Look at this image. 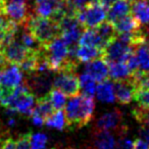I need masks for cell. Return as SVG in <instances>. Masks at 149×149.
Returning <instances> with one entry per match:
<instances>
[{
	"instance_id": "cell-1",
	"label": "cell",
	"mask_w": 149,
	"mask_h": 149,
	"mask_svg": "<svg viewBox=\"0 0 149 149\" xmlns=\"http://www.w3.org/2000/svg\"><path fill=\"white\" fill-rule=\"evenodd\" d=\"M64 107L65 127L70 130H74L87 126L92 120L95 102L93 96L78 94L70 97Z\"/></svg>"
},
{
	"instance_id": "cell-2",
	"label": "cell",
	"mask_w": 149,
	"mask_h": 149,
	"mask_svg": "<svg viewBox=\"0 0 149 149\" xmlns=\"http://www.w3.org/2000/svg\"><path fill=\"white\" fill-rule=\"evenodd\" d=\"M23 27L32 34L40 46L49 43L51 40L59 36V27L57 22L49 17H38L33 13Z\"/></svg>"
},
{
	"instance_id": "cell-3",
	"label": "cell",
	"mask_w": 149,
	"mask_h": 149,
	"mask_svg": "<svg viewBox=\"0 0 149 149\" xmlns=\"http://www.w3.org/2000/svg\"><path fill=\"white\" fill-rule=\"evenodd\" d=\"M79 24L82 27L95 29L106 19V8L100 5L97 1H93L76 11Z\"/></svg>"
},
{
	"instance_id": "cell-4",
	"label": "cell",
	"mask_w": 149,
	"mask_h": 149,
	"mask_svg": "<svg viewBox=\"0 0 149 149\" xmlns=\"http://www.w3.org/2000/svg\"><path fill=\"white\" fill-rule=\"evenodd\" d=\"M134 50V47L127 45L126 43L118 39L116 35L106 44L102 51L101 57L105 61H120L125 62L131 52Z\"/></svg>"
},
{
	"instance_id": "cell-5",
	"label": "cell",
	"mask_w": 149,
	"mask_h": 149,
	"mask_svg": "<svg viewBox=\"0 0 149 149\" xmlns=\"http://www.w3.org/2000/svg\"><path fill=\"white\" fill-rule=\"evenodd\" d=\"M52 87L61 91L65 96L72 97L80 94V81L79 77L72 72H58L53 79Z\"/></svg>"
},
{
	"instance_id": "cell-6",
	"label": "cell",
	"mask_w": 149,
	"mask_h": 149,
	"mask_svg": "<svg viewBox=\"0 0 149 149\" xmlns=\"http://www.w3.org/2000/svg\"><path fill=\"white\" fill-rule=\"evenodd\" d=\"M94 130H113L120 136H123L127 132V127L124 125L122 111L116 108L104 113L97 120Z\"/></svg>"
},
{
	"instance_id": "cell-7",
	"label": "cell",
	"mask_w": 149,
	"mask_h": 149,
	"mask_svg": "<svg viewBox=\"0 0 149 149\" xmlns=\"http://www.w3.org/2000/svg\"><path fill=\"white\" fill-rule=\"evenodd\" d=\"M33 50L36 49H29L22 42H19L15 39L11 42H9L8 44L3 46L0 49V52L4 57L5 61L8 64H17V65H19Z\"/></svg>"
},
{
	"instance_id": "cell-8",
	"label": "cell",
	"mask_w": 149,
	"mask_h": 149,
	"mask_svg": "<svg viewBox=\"0 0 149 149\" xmlns=\"http://www.w3.org/2000/svg\"><path fill=\"white\" fill-rule=\"evenodd\" d=\"M113 84V91L116 100L120 104L127 105L133 100L135 90L137 89L135 84L131 80V77L126 80H120L114 81Z\"/></svg>"
},
{
	"instance_id": "cell-9",
	"label": "cell",
	"mask_w": 149,
	"mask_h": 149,
	"mask_svg": "<svg viewBox=\"0 0 149 149\" xmlns=\"http://www.w3.org/2000/svg\"><path fill=\"white\" fill-rule=\"evenodd\" d=\"M23 81V72L17 64H7L0 70V87L13 88L19 86Z\"/></svg>"
},
{
	"instance_id": "cell-10",
	"label": "cell",
	"mask_w": 149,
	"mask_h": 149,
	"mask_svg": "<svg viewBox=\"0 0 149 149\" xmlns=\"http://www.w3.org/2000/svg\"><path fill=\"white\" fill-rule=\"evenodd\" d=\"M85 72L90 74L98 83L109 80L107 63L102 57L95 58V59L91 60V61L86 62Z\"/></svg>"
},
{
	"instance_id": "cell-11",
	"label": "cell",
	"mask_w": 149,
	"mask_h": 149,
	"mask_svg": "<svg viewBox=\"0 0 149 149\" xmlns=\"http://www.w3.org/2000/svg\"><path fill=\"white\" fill-rule=\"evenodd\" d=\"M92 149H114L116 139L110 132L105 130H94L91 140Z\"/></svg>"
},
{
	"instance_id": "cell-12",
	"label": "cell",
	"mask_w": 149,
	"mask_h": 149,
	"mask_svg": "<svg viewBox=\"0 0 149 149\" xmlns=\"http://www.w3.org/2000/svg\"><path fill=\"white\" fill-rule=\"evenodd\" d=\"M132 0H118L108 8L106 17L109 23H114L118 19L129 15L132 9Z\"/></svg>"
},
{
	"instance_id": "cell-13",
	"label": "cell",
	"mask_w": 149,
	"mask_h": 149,
	"mask_svg": "<svg viewBox=\"0 0 149 149\" xmlns=\"http://www.w3.org/2000/svg\"><path fill=\"white\" fill-rule=\"evenodd\" d=\"M78 45L80 46H93V47L99 48L101 51H103L105 47V42L101 39L95 29L91 28H85L84 31H82L81 36L78 40Z\"/></svg>"
},
{
	"instance_id": "cell-14",
	"label": "cell",
	"mask_w": 149,
	"mask_h": 149,
	"mask_svg": "<svg viewBox=\"0 0 149 149\" xmlns=\"http://www.w3.org/2000/svg\"><path fill=\"white\" fill-rule=\"evenodd\" d=\"M133 15L143 27L149 26V1L148 0H136L132 2Z\"/></svg>"
},
{
	"instance_id": "cell-15",
	"label": "cell",
	"mask_w": 149,
	"mask_h": 149,
	"mask_svg": "<svg viewBox=\"0 0 149 149\" xmlns=\"http://www.w3.org/2000/svg\"><path fill=\"white\" fill-rule=\"evenodd\" d=\"M108 66V74L109 79L113 81L126 80L131 77V72L125 62L120 61H106Z\"/></svg>"
},
{
	"instance_id": "cell-16",
	"label": "cell",
	"mask_w": 149,
	"mask_h": 149,
	"mask_svg": "<svg viewBox=\"0 0 149 149\" xmlns=\"http://www.w3.org/2000/svg\"><path fill=\"white\" fill-rule=\"evenodd\" d=\"M113 28L116 33H127V32H135L138 31L141 28L139 22L135 19L134 15H131L130 13L125 15L124 17L118 19L116 22L112 23Z\"/></svg>"
},
{
	"instance_id": "cell-17",
	"label": "cell",
	"mask_w": 149,
	"mask_h": 149,
	"mask_svg": "<svg viewBox=\"0 0 149 149\" xmlns=\"http://www.w3.org/2000/svg\"><path fill=\"white\" fill-rule=\"evenodd\" d=\"M36 103L37 104H36V106H34L32 113L41 116L44 120L54 112V108L52 106L48 94H43L40 97H38V99L36 100Z\"/></svg>"
},
{
	"instance_id": "cell-18",
	"label": "cell",
	"mask_w": 149,
	"mask_h": 149,
	"mask_svg": "<svg viewBox=\"0 0 149 149\" xmlns=\"http://www.w3.org/2000/svg\"><path fill=\"white\" fill-rule=\"evenodd\" d=\"M96 95L97 98L102 102L106 103H112L116 101V96H114L113 91V84L109 80L104 82H100L96 86Z\"/></svg>"
},
{
	"instance_id": "cell-19",
	"label": "cell",
	"mask_w": 149,
	"mask_h": 149,
	"mask_svg": "<svg viewBox=\"0 0 149 149\" xmlns=\"http://www.w3.org/2000/svg\"><path fill=\"white\" fill-rule=\"evenodd\" d=\"M102 51L93 46H80L78 45L76 51V57L79 62H88L95 58L101 57Z\"/></svg>"
},
{
	"instance_id": "cell-20",
	"label": "cell",
	"mask_w": 149,
	"mask_h": 149,
	"mask_svg": "<svg viewBox=\"0 0 149 149\" xmlns=\"http://www.w3.org/2000/svg\"><path fill=\"white\" fill-rule=\"evenodd\" d=\"M141 70H149V35L142 44L134 47Z\"/></svg>"
},
{
	"instance_id": "cell-21",
	"label": "cell",
	"mask_w": 149,
	"mask_h": 149,
	"mask_svg": "<svg viewBox=\"0 0 149 149\" xmlns=\"http://www.w3.org/2000/svg\"><path fill=\"white\" fill-rule=\"evenodd\" d=\"M44 125L48 128H55L57 130H63L65 128V116L62 109L54 111L50 116L44 120Z\"/></svg>"
},
{
	"instance_id": "cell-22",
	"label": "cell",
	"mask_w": 149,
	"mask_h": 149,
	"mask_svg": "<svg viewBox=\"0 0 149 149\" xmlns=\"http://www.w3.org/2000/svg\"><path fill=\"white\" fill-rule=\"evenodd\" d=\"M95 30L98 33V35L101 37V39L105 42V44H107L116 35V32L113 28V25L111 23H109L108 21L102 22L99 26H97L95 28Z\"/></svg>"
},
{
	"instance_id": "cell-23",
	"label": "cell",
	"mask_w": 149,
	"mask_h": 149,
	"mask_svg": "<svg viewBox=\"0 0 149 149\" xmlns=\"http://www.w3.org/2000/svg\"><path fill=\"white\" fill-rule=\"evenodd\" d=\"M80 81V88L83 91V94L85 95H89V96H93L95 94V90H96V81L93 78L90 76V74H82L79 78Z\"/></svg>"
},
{
	"instance_id": "cell-24",
	"label": "cell",
	"mask_w": 149,
	"mask_h": 149,
	"mask_svg": "<svg viewBox=\"0 0 149 149\" xmlns=\"http://www.w3.org/2000/svg\"><path fill=\"white\" fill-rule=\"evenodd\" d=\"M48 96H49V99L51 101L54 110L63 109L66 103V96L61 91L55 89V88H52L48 93Z\"/></svg>"
},
{
	"instance_id": "cell-25",
	"label": "cell",
	"mask_w": 149,
	"mask_h": 149,
	"mask_svg": "<svg viewBox=\"0 0 149 149\" xmlns=\"http://www.w3.org/2000/svg\"><path fill=\"white\" fill-rule=\"evenodd\" d=\"M133 99L140 107L149 108V90L136 89L133 95Z\"/></svg>"
},
{
	"instance_id": "cell-26",
	"label": "cell",
	"mask_w": 149,
	"mask_h": 149,
	"mask_svg": "<svg viewBox=\"0 0 149 149\" xmlns=\"http://www.w3.org/2000/svg\"><path fill=\"white\" fill-rule=\"evenodd\" d=\"M47 141L48 138L45 134H42V133L31 134V138H30L31 149H45Z\"/></svg>"
},
{
	"instance_id": "cell-27",
	"label": "cell",
	"mask_w": 149,
	"mask_h": 149,
	"mask_svg": "<svg viewBox=\"0 0 149 149\" xmlns=\"http://www.w3.org/2000/svg\"><path fill=\"white\" fill-rule=\"evenodd\" d=\"M21 42L29 49H39L41 48V46L39 45L37 41L35 40V38L32 36V34L29 31L25 29L24 33L22 34V38H21Z\"/></svg>"
},
{
	"instance_id": "cell-28",
	"label": "cell",
	"mask_w": 149,
	"mask_h": 149,
	"mask_svg": "<svg viewBox=\"0 0 149 149\" xmlns=\"http://www.w3.org/2000/svg\"><path fill=\"white\" fill-rule=\"evenodd\" d=\"M125 63H126L127 66H128V68H129V70H130L131 74H134V72H136L137 70H140L139 60H138V57H137L136 53H135V49L130 53V55L128 56V58L126 59Z\"/></svg>"
},
{
	"instance_id": "cell-29",
	"label": "cell",
	"mask_w": 149,
	"mask_h": 149,
	"mask_svg": "<svg viewBox=\"0 0 149 149\" xmlns=\"http://www.w3.org/2000/svg\"><path fill=\"white\" fill-rule=\"evenodd\" d=\"M30 138H31V133L21 135L17 140V149H31Z\"/></svg>"
},
{
	"instance_id": "cell-30",
	"label": "cell",
	"mask_w": 149,
	"mask_h": 149,
	"mask_svg": "<svg viewBox=\"0 0 149 149\" xmlns=\"http://www.w3.org/2000/svg\"><path fill=\"white\" fill-rule=\"evenodd\" d=\"M116 149H133V142L124 136H120L118 142H116Z\"/></svg>"
},
{
	"instance_id": "cell-31",
	"label": "cell",
	"mask_w": 149,
	"mask_h": 149,
	"mask_svg": "<svg viewBox=\"0 0 149 149\" xmlns=\"http://www.w3.org/2000/svg\"><path fill=\"white\" fill-rule=\"evenodd\" d=\"M13 24H17V23H15L13 21L9 19L6 15H4L3 13H0V31L6 32Z\"/></svg>"
},
{
	"instance_id": "cell-32",
	"label": "cell",
	"mask_w": 149,
	"mask_h": 149,
	"mask_svg": "<svg viewBox=\"0 0 149 149\" xmlns=\"http://www.w3.org/2000/svg\"><path fill=\"white\" fill-rule=\"evenodd\" d=\"M0 149H17V140L10 136L6 137L0 144Z\"/></svg>"
},
{
	"instance_id": "cell-33",
	"label": "cell",
	"mask_w": 149,
	"mask_h": 149,
	"mask_svg": "<svg viewBox=\"0 0 149 149\" xmlns=\"http://www.w3.org/2000/svg\"><path fill=\"white\" fill-rule=\"evenodd\" d=\"M133 149H149V144L143 139L137 138L133 142Z\"/></svg>"
},
{
	"instance_id": "cell-34",
	"label": "cell",
	"mask_w": 149,
	"mask_h": 149,
	"mask_svg": "<svg viewBox=\"0 0 149 149\" xmlns=\"http://www.w3.org/2000/svg\"><path fill=\"white\" fill-rule=\"evenodd\" d=\"M139 135H140V137H142L141 139L146 141L149 144V126H147V125H142L140 130H139Z\"/></svg>"
},
{
	"instance_id": "cell-35",
	"label": "cell",
	"mask_w": 149,
	"mask_h": 149,
	"mask_svg": "<svg viewBox=\"0 0 149 149\" xmlns=\"http://www.w3.org/2000/svg\"><path fill=\"white\" fill-rule=\"evenodd\" d=\"M30 116H31V120L34 125H36V126H38V127H41L44 125V120L41 118V116H37V114H33V113H32Z\"/></svg>"
},
{
	"instance_id": "cell-36",
	"label": "cell",
	"mask_w": 149,
	"mask_h": 149,
	"mask_svg": "<svg viewBox=\"0 0 149 149\" xmlns=\"http://www.w3.org/2000/svg\"><path fill=\"white\" fill-rule=\"evenodd\" d=\"M96 1H97L100 5H102L104 8L108 9L116 1H118V0H96Z\"/></svg>"
},
{
	"instance_id": "cell-37",
	"label": "cell",
	"mask_w": 149,
	"mask_h": 149,
	"mask_svg": "<svg viewBox=\"0 0 149 149\" xmlns=\"http://www.w3.org/2000/svg\"><path fill=\"white\" fill-rule=\"evenodd\" d=\"M4 42H5V32L0 31V49L4 46Z\"/></svg>"
},
{
	"instance_id": "cell-38",
	"label": "cell",
	"mask_w": 149,
	"mask_h": 149,
	"mask_svg": "<svg viewBox=\"0 0 149 149\" xmlns=\"http://www.w3.org/2000/svg\"><path fill=\"white\" fill-rule=\"evenodd\" d=\"M15 124H17V120H15V118H13V116H9L8 120H7V125H8L9 127H15Z\"/></svg>"
},
{
	"instance_id": "cell-39",
	"label": "cell",
	"mask_w": 149,
	"mask_h": 149,
	"mask_svg": "<svg viewBox=\"0 0 149 149\" xmlns=\"http://www.w3.org/2000/svg\"><path fill=\"white\" fill-rule=\"evenodd\" d=\"M5 134H6V132H4V131L2 130V128L0 127V144H1V142H2V140L5 138Z\"/></svg>"
},
{
	"instance_id": "cell-40",
	"label": "cell",
	"mask_w": 149,
	"mask_h": 149,
	"mask_svg": "<svg viewBox=\"0 0 149 149\" xmlns=\"http://www.w3.org/2000/svg\"><path fill=\"white\" fill-rule=\"evenodd\" d=\"M13 1H17V2H25V3H27L28 0H13Z\"/></svg>"
},
{
	"instance_id": "cell-41",
	"label": "cell",
	"mask_w": 149,
	"mask_h": 149,
	"mask_svg": "<svg viewBox=\"0 0 149 149\" xmlns=\"http://www.w3.org/2000/svg\"><path fill=\"white\" fill-rule=\"evenodd\" d=\"M42 1H44V0H34V2H35V4H37V3L42 2Z\"/></svg>"
},
{
	"instance_id": "cell-42",
	"label": "cell",
	"mask_w": 149,
	"mask_h": 149,
	"mask_svg": "<svg viewBox=\"0 0 149 149\" xmlns=\"http://www.w3.org/2000/svg\"><path fill=\"white\" fill-rule=\"evenodd\" d=\"M146 125L149 126V113H148V116H147V120H146Z\"/></svg>"
},
{
	"instance_id": "cell-43",
	"label": "cell",
	"mask_w": 149,
	"mask_h": 149,
	"mask_svg": "<svg viewBox=\"0 0 149 149\" xmlns=\"http://www.w3.org/2000/svg\"><path fill=\"white\" fill-rule=\"evenodd\" d=\"M0 94H1V87H0Z\"/></svg>"
},
{
	"instance_id": "cell-44",
	"label": "cell",
	"mask_w": 149,
	"mask_h": 149,
	"mask_svg": "<svg viewBox=\"0 0 149 149\" xmlns=\"http://www.w3.org/2000/svg\"><path fill=\"white\" fill-rule=\"evenodd\" d=\"M50 149H56V148H50Z\"/></svg>"
},
{
	"instance_id": "cell-45",
	"label": "cell",
	"mask_w": 149,
	"mask_h": 149,
	"mask_svg": "<svg viewBox=\"0 0 149 149\" xmlns=\"http://www.w3.org/2000/svg\"><path fill=\"white\" fill-rule=\"evenodd\" d=\"M132 1H136V0H132Z\"/></svg>"
},
{
	"instance_id": "cell-46",
	"label": "cell",
	"mask_w": 149,
	"mask_h": 149,
	"mask_svg": "<svg viewBox=\"0 0 149 149\" xmlns=\"http://www.w3.org/2000/svg\"><path fill=\"white\" fill-rule=\"evenodd\" d=\"M0 70H1V68H0Z\"/></svg>"
}]
</instances>
